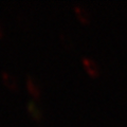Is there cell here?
Masks as SVG:
<instances>
[{
	"label": "cell",
	"instance_id": "6da1fadb",
	"mask_svg": "<svg viewBox=\"0 0 127 127\" xmlns=\"http://www.w3.org/2000/svg\"><path fill=\"white\" fill-rule=\"evenodd\" d=\"M26 84H27V89L28 91L33 95L34 98H39L41 95V88L40 86L38 85V83L36 82L32 75H28L27 76V81H26Z\"/></svg>",
	"mask_w": 127,
	"mask_h": 127
},
{
	"label": "cell",
	"instance_id": "7a4b0ae2",
	"mask_svg": "<svg viewBox=\"0 0 127 127\" xmlns=\"http://www.w3.org/2000/svg\"><path fill=\"white\" fill-rule=\"evenodd\" d=\"M1 79H2L3 84H4L7 88H10L11 90L18 89L17 79H16V77L11 72H9V71H5V70L1 71Z\"/></svg>",
	"mask_w": 127,
	"mask_h": 127
},
{
	"label": "cell",
	"instance_id": "3957f363",
	"mask_svg": "<svg viewBox=\"0 0 127 127\" xmlns=\"http://www.w3.org/2000/svg\"><path fill=\"white\" fill-rule=\"evenodd\" d=\"M82 61H83V64H84L85 68L87 69V71L91 74V75H97L100 73V67H98L97 63L94 61V59L90 58V57H87V56H84L82 57Z\"/></svg>",
	"mask_w": 127,
	"mask_h": 127
},
{
	"label": "cell",
	"instance_id": "277c9868",
	"mask_svg": "<svg viewBox=\"0 0 127 127\" xmlns=\"http://www.w3.org/2000/svg\"><path fill=\"white\" fill-rule=\"evenodd\" d=\"M27 110L31 114V117L36 121H40L43 117L42 111L40 110V108H39L38 105L34 101H29L27 103Z\"/></svg>",
	"mask_w": 127,
	"mask_h": 127
},
{
	"label": "cell",
	"instance_id": "5b68a950",
	"mask_svg": "<svg viewBox=\"0 0 127 127\" xmlns=\"http://www.w3.org/2000/svg\"><path fill=\"white\" fill-rule=\"evenodd\" d=\"M74 10L76 12V14L78 16V18L83 21H89V12L87 11V9L85 6H83L81 4H75L74 5Z\"/></svg>",
	"mask_w": 127,
	"mask_h": 127
},
{
	"label": "cell",
	"instance_id": "8992f818",
	"mask_svg": "<svg viewBox=\"0 0 127 127\" xmlns=\"http://www.w3.org/2000/svg\"><path fill=\"white\" fill-rule=\"evenodd\" d=\"M3 35H4V30H3V27L0 23V38L3 37Z\"/></svg>",
	"mask_w": 127,
	"mask_h": 127
}]
</instances>
